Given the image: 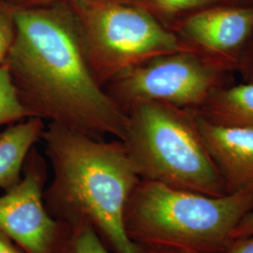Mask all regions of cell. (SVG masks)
<instances>
[{
    "mask_svg": "<svg viewBox=\"0 0 253 253\" xmlns=\"http://www.w3.org/2000/svg\"><path fill=\"white\" fill-rule=\"evenodd\" d=\"M10 7L15 35L4 64L29 118L122 140L126 114L92 72L71 4Z\"/></svg>",
    "mask_w": 253,
    "mask_h": 253,
    "instance_id": "cell-1",
    "label": "cell"
},
{
    "mask_svg": "<svg viewBox=\"0 0 253 253\" xmlns=\"http://www.w3.org/2000/svg\"><path fill=\"white\" fill-rule=\"evenodd\" d=\"M53 177L43 192L62 225L89 224L112 253H139L126 235L124 212L141 178L121 140L106 141L48 123L42 132Z\"/></svg>",
    "mask_w": 253,
    "mask_h": 253,
    "instance_id": "cell-2",
    "label": "cell"
},
{
    "mask_svg": "<svg viewBox=\"0 0 253 253\" xmlns=\"http://www.w3.org/2000/svg\"><path fill=\"white\" fill-rule=\"evenodd\" d=\"M253 209L250 194L213 196L141 179L126 203L124 228L138 247L224 253Z\"/></svg>",
    "mask_w": 253,
    "mask_h": 253,
    "instance_id": "cell-3",
    "label": "cell"
},
{
    "mask_svg": "<svg viewBox=\"0 0 253 253\" xmlns=\"http://www.w3.org/2000/svg\"><path fill=\"white\" fill-rule=\"evenodd\" d=\"M125 114L121 141L142 180L213 196L227 194L200 133L195 111L143 101Z\"/></svg>",
    "mask_w": 253,
    "mask_h": 253,
    "instance_id": "cell-4",
    "label": "cell"
},
{
    "mask_svg": "<svg viewBox=\"0 0 253 253\" xmlns=\"http://www.w3.org/2000/svg\"><path fill=\"white\" fill-rule=\"evenodd\" d=\"M69 3L91 70L102 86L147 59L190 49L152 13L124 0Z\"/></svg>",
    "mask_w": 253,
    "mask_h": 253,
    "instance_id": "cell-5",
    "label": "cell"
},
{
    "mask_svg": "<svg viewBox=\"0 0 253 253\" xmlns=\"http://www.w3.org/2000/svg\"><path fill=\"white\" fill-rule=\"evenodd\" d=\"M224 64L192 49L161 54L126 70L104 86L125 112L143 101L202 107L219 87Z\"/></svg>",
    "mask_w": 253,
    "mask_h": 253,
    "instance_id": "cell-6",
    "label": "cell"
},
{
    "mask_svg": "<svg viewBox=\"0 0 253 253\" xmlns=\"http://www.w3.org/2000/svg\"><path fill=\"white\" fill-rule=\"evenodd\" d=\"M48 165L36 147L27 157L23 177L0 196V231L25 253H57L62 225L44 204Z\"/></svg>",
    "mask_w": 253,
    "mask_h": 253,
    "instance_id": "cell-7",
    "label": "cell"
},
{
    "mask_svg": "<svg viewBox=\"0 0 253 253\" xmlns=\"http://www.w3.org/2000/svg\"><path fill=\"white\" fill-rule=\"evenodd\" d=\"M190 49L224 64L223 58L246 44L253 32V7H216L199 9L171 27Z\"/></svg>",
    "mask_w": 253,
    "mask_h": 253,
    "instance_id": "cell-8",
    "label": "cell"
},
{
    "mask_svg": "<svg viewBox=\"0 0 253 253\" xmlns=\"http://www.w3.org/2000/svg\"><path fill=\"white\" fill-rule=\"evenodd\" d=\"M195 118L226 193L253 196V128L217 124L197 111Z\"/></svg>",
    "mask_w": 253,
    "mask_h": 253,
    "instance_id": "cell-9",
    "label": "cell"
},
{
    "mask_svg": "<svg viewBox=\"0 0 253 253\" xmlns=\"http://www.w3.org/2000/svg\"><path fill=\"white\" fill-rule=\"evenodd\" d=\"M45 121L27 118L9 124L0 133V189L8 191L23 177L27 157L42 140Z\"/></svg>",
    "mask_w": 253,
    "mask_h": 253,
    "instance_id": "cell-10",
    "label": "cell"
},
{
    "mask_svg": "<svg viewBox=\"0 0 253 253\" xmlns=\"http://www.w3.org/2000/svg\"><path fill=\"white\" fill-rule=\"evenodd\" d=\"M201 108L198 113L211 122L253 128V83L219 86Z\"/></svg>",
    "mask_w": 253,
    "mask_h": 253,
    "instance_id": "cell-11",
    "label": "cell"
},
{
    "mask_svg": "<svg viewBox=\"0 0 253 253\" xmlns=\"http://www.w3.org/2000/svg\"><path fill=\"white\" fill-rule=\"evenodd\" d=\"M62 228L57 253H112L89 224L81 222Z\"/></svg>",
    "mask_w": 253,
    "mask_h": 253,
    "instance_id": "cell-12",
    "label": "cell"
},
{
    "mask_svg": "<svg viewBox=\"0 0 253 253\" xmlns=\"http://www.w3.org/2000/svg\"><path fill=\"white\" fill-rule=\"evenodd\" d=\"M152 13L161 21L162 17L172 18L189 11H196L217 4L219 0H124Z\"/></svg>",
    "mask_w": 253,
    "mask_h": 253,
    "instance_id": "cell-13",
    "label": "cell"
},
{
    "mask_svg": "<svg viewBox=\"0 0 253 253\" xmlns=\"http://www.w3.org/2000/svg\"><path fill=\"white\" fill-rule=\"evenodd\" d=\"M29 118L19 100L5 64L0 66V126L9 125Z\"/></svg>",
    "mask_w": 253,
    "mask_h": 253,
    "instance_id": "cell-14",
    "label": "cell"
},
{
    "mask_svg": "<svg viewBox=\"0 0 253 253\" xmlns=\"http://www.w3.org/2000/svg\"><path fill=\"white\" fill-rule=\"evenodd\" d=\"M15 35L12 9L8 2L0 1V66H2Z\"/></svg>",
    "mask_w": 253,
    "mask_h": 253,
    "instance_id": "cell-15",
    "label": "cell"
},
{
    "mask_svg": "<svg viewBox=\"0 0 253 253\" xmlns=\"http://www.w3.org/2000/svg\"><path fill=\"white\" fill-rule=\"evenodd\" d=\"M224 253H253V234L235 239Z\"/></svg>",
    "mask_w": 253,
    "mask_h": 253,
    "instance_id": "cell-16",
    "label": "cell"
},
{
    "mask_svg": "<svg viewBox=\"0 0 253 253\" xmlns=\"http://www.w3.org/2000/svg\"><path fill=\"white\" fill-rule=\"evenodd\" d=\"M70 1L72 0H8L7 2L11 6L19 8H36Z\"/></svg>",
    "mask_w": 253,
    "mask_h": 253,
    "instance_id": "cell-17",
    "label": "cell"
},
{
    "mask_svg": "<svg viewBox=\"0 0 253 253\" xmlns=\"http://www.w3.org/2000/svg\"><path fill=\"white\" fill-rule=\"evenodd\" d=\"M253 234V209L251 210L240 221L235 229L234 238H240Z\"/></svg>",
    "mask_w": 253,
    "mask_h": 253,
    "instance_id": "cell-18",
    "label": "cell"
},
{
    "mask_svg": "<svg viewBox=\"0 0 253 253\" xmlns=\"http://www.w3.org/2000/svg\"><path fill=\"white\" fill-rule=\"evenodd\" d=\"M0 253H25L8 235L0 231Z\"/></svg>",
    "mask_w": 253,
    "mask_h": 253,
    "instance_id": "cell-19",
    "label": "cell"
},
{
    "mask_svg": "<svg viewBox=\"0 0 253 253\" xmlns=\"http://www.w3.org/2000/svg\"><path fill=\"white\" fill-rule=\"evenodd\" d=\"M139 253H204L186 252L179 250L172 249H161V248H147V247H139Z\"/></svg>",
    "mask_w": 253,
    "mask_h": 253,
    "instance_id": "cell-20",
    "label": "cell"
}]
</instances>
